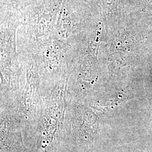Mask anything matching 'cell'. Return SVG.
Masks as SVG:
<instances>
[{
  "label": "cell",
  "instance_id": "cell-4",
  "mask_svg": "<svg viewBox=\"0 0 152 152\" xmlns=\"http://www.w3.org/2000/svg\"><path fill=\"white\" fill-rule=\"evenodd\" d=\"M86 1L91 3H95V0H86Z\"/></svg>",
  "mask_w": 152,
  "mask_h": 152
},
{
  "label": "cell",
  "instance_id": "cell-1",
  "mask_svg": "<svg viewBox=\"0 0 152 152\" xmlns=\"http://www.w3.org/2000/svg\"><path fill=\"white\" fill-rule=\"evenodd\" d=\"M95 3L86 0H63L54 35L66 44L84 46L96 28Z\"/></svg>",
  "mask_w": 152,
  "mask_h": 152
},
{
  "label": "cell",
  "instance_id": "cell-2",
  "mask_svg": "<svg viewBox=\"0 0 152 152\" xmlns=\"http://www.w3.org/2000/svg\"><path fill=\"white\" fill-rule=\"evenodd\" d=\"M63 0H35L22 12V20L16 33L17 41L35 49L54 34Z\"/></svg>",
  "mask_w": 152,
  "mask_h": 152
},
{
  "label": "cell",
  "instance_id": "cell-3",
  "mask_svg": "<svg viewBox=\"0 0 152 152\" xmlns=\"http://www.w3.org/2000/svg\"><path fill=\"white\" fill-rule=\"evenodd\" d=\"M35 0H0V5L11 7L22 12Z\"/></svg>",
  "mask_w": 152,
  "mask_h": 152
}]
</instances>
